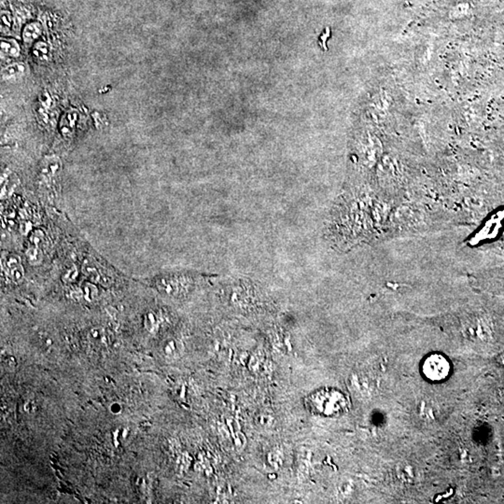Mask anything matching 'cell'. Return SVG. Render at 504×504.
<instances>
[{"label": "cell", "instance_id": "3", "mask_svg": "<svg viewBox=\"0 0 504 504\" xmlns=\"http://www.w3.org/2000/svg\"><path fill=\"white\" fill-rule=\"evenodd\" d=\"M89 339L91 343L98 346H108L111 343L108 333L102 328H93L89 332Z\"/></svg>", "mask_w": 504, "mask_h": 504}, {"label": "cell", "instance_id": "8", "mask_svg": "<svg viewBox=\"0 0 504 504\" xmlns=\"http://www.w3.org/2000/svg\"><path fill=\"white\" fill-rule=\"evenodd\" d=\"M24 72H25V66L24 65L17 64V65H9L3 70V77L9 80L12 77H21L22 75H24Z\"/></svg>", "mask_w": 504, "mask_h": 504}, {"label": "cell", "instance_id": "14", "mask_svg": "<svg viewBox=\"0 0 504 504\" xmlns=\"http://www.w3.org/2000/svg\"><path fill=\"white\" fill-rule=\"evenodd\" d=\"M68 296L70 299H72L73 301H76V302H80L82 299H84L83 297V289H80V288H77V287H73L70 290H69V292H68Z\"/></svg>", "mask_w": 504, "mask_h": 504}, {"label": "cell", "instance_id": "5", "mask_svg": "<svg viewBox=\"0 0 504 504\" xmlns=\"http://www.w3.org/2000/svg\"><path fill=\"white\" fill-rule=\"evenodd\" d=\"M1 54H4L7 57H18L20 55V46L18 43L13 40H2Z\"/></svg>", "mask_w": 504, "mask_h": 504}, {"label": "cell", "instance_id": "12", "mask_svg": "<svg viewBox=\"0 0 504 504\" xmlns=\"http://www.w3.org/2000/svg\"><path fill=\"white\" fill-rule=\"evenodd\" d=\"M83 272L93 282H95L99 279V274L97 272L96 268L91 264H86L83 266Z\"/></svg>", "mask_w": 504, "mask_h": 504}, {"label": "cell", "instance_id": "6", "mask_svg": "<svg viewBox=\"0 0 504 504\" xmlns=\"http://www.w3.org/2000/svg\"><path fill=\"white\" fill-rule=\"evenodd\" d=\"M25 257L31 265L36 266V265L42 264L43 259H44V253H43L42 249L32 245L28 249H26Z\"/></svg>", "mask_w": 504, "mask_h": 504}, {"label": "cell", "instance_id": "11", "mask_svg": "<svg viewBox=\"0 0 504 504\" xmlns=\"http://www.w3.org/2000/svg\"><path fill=\"white\" fill-rule=\"evenodd\" d=\"M144 324H145V328L148 330V332H154L158 329V325H159L157 316L152 312H148V314L145 316Z\"/></svg>", "mask_w": 504, "mask_h": 504}, {"label": "cell", "instance_id": "9", "mask_svg": "<svg viewBox=\"0 0 504 504\" xmlns=\"http://www.w3.org/2000/svg\"><path fill=\"white\" fill-rule=\"evenodd\" d=\"M30 242L32 245L43 249L47 246V237L44 231L42 230H35L32 231L29 238Z\"/></svg>", "mask_w": 504, "mask_h": 504}, {"label": "cell", "instance_id": "13", "mask_svg": "<svg viewBox=\"0 0 504 504\" xmlns=\"http://www.w3.org/2000/svg\"><path fill=\"white\" fill-rule=\"evenodd\" d=\"M77 276H79V271H77V268L76 266L71 267L69 268L63 276V281L65 283H71L73 281H75L77 279Z\"/></svg>", "mask_w": 504, "mask_h": 504}, {"label": "cell", "instance_id": "15", "mask_svg": "<svg viewBox=\"0 0 504 504\" xmlns=\"http://www.w3.org/2000/svg\"><path fill=\"white\" fill-rule=\"evenodd\" d=\"M31 230V224L29 222H24V224L21 225V231L24 234V235H26L28 234V231Z\"/></svg>", "mask_w": 504, "mask_h": 504}, {"label": "cell", "instance_id": "10", "mask_svg": "<svg viewBox=\"0 0 504 504\" xmlns=\"http://www.w3.org/2000/svg\"><path fill=\"white\" fill-rule=\"evenodd\" d=\"M83 297L88 302H94L98 297V289L94 283L86 282L83 287Z\"/></svg>", "mask_w": 504, "mask_h": 504}, {"label": "cell", "instance_id": "4", "mask_svg": "<svg viewBox=\"0 0 504 504\" xmlns=\"http://www.w3.org/2000/svg\"><path fill=\"white\" fill-rule=\"evenodd\" d=\"M61 168L59 159L57 158H48L47 160L43 162V166L41 169V174L43 178H53L57 173L59 172Z\"/></svg>", "mask_w": 504, "mask_h": 504}, {"label": "cell", "instance_id": "2", "mask_svg": "<svg viewBox=\"0 0 504 504\" xmlns=\"http://www.w3.org/2000/svg\"><path fill=\"white\" fill-rule=\"evenodd\" d=\"M4 263L9 279L15 284L21 283L24 279V269L20 257L17 255H11Z\"/></svg>", "mask_w": 504, "mask_h": 504}, {"label": "cell", "instance_id": "7", "mask_svg": "<svg viewBox=\"0 0 504 504\" xmlns=\"http://www.w3.org/2000/svg\"><path fill=\"white\" fill-rule=\"evenodd\" d=\"M42 34V29L40 25L37 24H28L24 31V40L26 43L36 41L38 36Z\"/></svg>", "mask_w": 504, "mask_h": 504}, {"label": "cell", "instance_id": "1", "mask_svg": "<svg viewBox=\"0 0 504 504\" xmlns=\"http://www.w3.org/2000/svg\"><path fill=\"white\" fill-rule=\"evenodd\" d=\"M424 371L428 377L431 379H443L448 373V363L442 357L433 356L430 358L425 363Z\"/></svg>", "mask_w": 504, "mask_h": 504}]
</instances>
